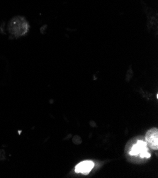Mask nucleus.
<instances>
[{"label": "nucleus", "mask_w": 158, "mask_h": 178, "mask_svg": "<svg viewBox=\"0 0 158 178\" xmlns=\"http://www.w3.org/2000/svg\"><path fill=\"white\" fill-rule=\"evenodd\" d=\"M29 25L23 17L16 16L11 19L8 25V31L13 38L24 36L29 31Z\"/></svg>", "instance_id": "f257e3e1"}, {"label": "nucleus", "mask_w": 158, "mask_h": 178, "mask_svg": "<svg viewBox=\"0 0 158 178\" xmlns=\"http://www.w3.org/2000/svg\"><path fill=\"white\" fill-rule=\"evenodd\" d=\"M146 140L148 146L150 148L157 150L158 148V130L157 128H152L147 132Z\"/></svg>", "instance_id": "7ed1b4c3"}, {"label": "nucleus", "mask_w": 158, "mask_h": 178, "mask_svg": "<svg viewBox=\"0 0 158 178\" xmlns=\"http://www.w3.org/2000/svg\"><path fill=\"white\" fill-rule=\"evenodd\" d=\"M94 163L91 160H84L80 162L75 167V171L77 173H81L83 175H88L91 171Z\"/></svg>", "instance_id": "20e7f679"}, {"label": "nucleus", "mask_w": 158, "mask_h": 178, "mask_svg": "<svg viewBox=\"0 0 158 178\" xmlns=\"http://www.w3.org/2000/svg\"><path fill=\"white\" fill-rule=\"evenodd\" d=\"M128 154L130 156L137 157L140 158L148 159L150 157V153L148 151V146L146 141L138 139L133 143L128 150Z\"/></svg>", "instance_id": "f03ea898"}]
</instances>
